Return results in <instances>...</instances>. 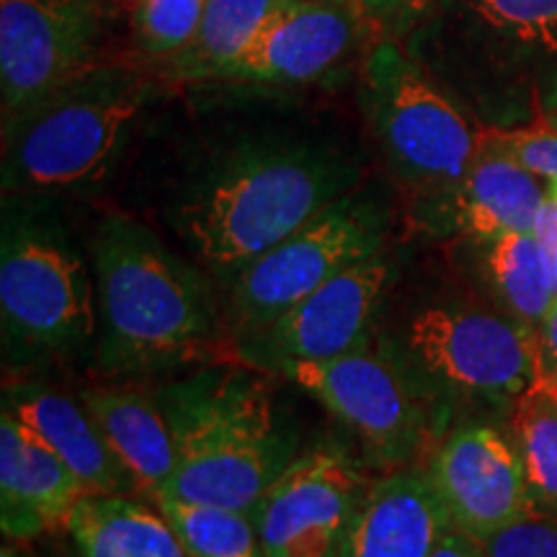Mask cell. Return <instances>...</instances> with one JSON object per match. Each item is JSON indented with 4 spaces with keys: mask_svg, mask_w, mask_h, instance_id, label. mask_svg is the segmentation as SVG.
<instances>
[{
    "mask_svg": "<svg viewBox=\"0 0 557 557\" xmlns=\"http://www.w3.org/2000/svg\"><path fill=\"white\" fill-rule=\"evenodd\" d=\"M359 101L387 169L416 201L455 186L483 148V132L400 41H374L361 58Z\"/></svg>",
    "mask_w": 557,
    "mask_h": 557,
    "instance_id": "52a82bcc",
    "label": "cell"
},
{
    "mask_svg": "<svg viewBox=\"0 0 557 557\" xmlns=\"http://www.w3.org/2000/svg\"><path fill=\"white\" fill-rule=\"evenodd\" d=\"M511 429L534 511L557 517V395L542 377L513 398Z\"/></svg>",
    "mask_w": 557,
    "mask_h": 557,
    "instance_id": "cb8c5ba5",
    "label": "cell"
},
{
    "mask_svg": "<svg viewBox=\"0 0 557 557\" xmlns=\"http://www.w3.org/2000/svg\"><path fill=\"white\" fill-rule=\"evenodd\" d=\"M434 0H361L382 39L403 41Z\"/></svg>",
    "mask_w": 557,
    "mask_h": 557,
    "instance_id": "f1b7e54d",
    "label": "cell"
},
{
    "mask_svg": "<svg viewBox=\"0 0 557 557\" xmlns=\"http://www.w3.org/2000/svg\"><path fill=\"white\" fill-rule=\"evenodd\" d=\"M389 276L393 267L382 253L346 269L299 299L259 336L240 344V357L256 369L278 372L297 361H325L357 351L369 344Z\"/></svg>",
    "mask_w": 557,
    "mask_h": 557,
    "instance_id": "4fadbf2b",
    "label": "cell"
},
{
    "mask_svg": "<svg viewBox=\"0 0 557 557\" xmlns=\"http://www.w3.org/2000/svg\"><path fill=\"white\" fill-rule=\"evenodd\" d=\"M289 0H207L201 24L186 50L160 62L173 81H225L227 70Z\"/></svg>",
    "mask_w": 557,
    "mask_h": 557,
    "instance_id": "7402d4cb",
    "label": "cell"
},
{
    "mask_svg": "<svg viewBox=\"0 0 557 557\" xmlns=\"http://www.w3.org/2000/svg\"><path fill=\"white\" fill-rule=\"evenodd\" d=\"M99 45L101 13L94 0H0L3 124L94 65Z\"/></svg>",
    "mask_w": 557,
    "mask_h": 557,
    "instance_id": "8fae6325",
    "label": "cell"
},
{
    "mask_svg": "<svg viewBox=\"0 0 557 557\" xmlns=\"http://www.w3.org/2000/svg\"><path fill=\"white\" fill-rule=\"evenodd\" d=\"M364 169L329 137L263 132L240 137L194 171L171 207L191 253L225 282L359 189Z\"/></svg>",
    "mask_w": 557,
    "mask_h": 557,
    "instance_id": "6da1fadb",
    "label": "cell"
},
{
    "mask_svg": "<svg viewBox=\"0 0 557 557\" xmlns=\"http://www.w3.org/2000/svg\"><path fill=\"white\" fill-rule=\"evenodd\" d=\"M429 557H485V549L480 545V540L470 537L462 529L451 527L449 532L438 540V545Z\"/></svg>",
    "mask_w": 557,
    "mask_h": 557,
    "instance_id": "1f68e13d",
    "label": "cell"
},
{
    "mask_svg": "<svg viewBox=\"0 0 557 557\" xmlns=\"http://www.w3.org/2000/svg\"><path fill=\"white\" fill-rule=\"evenodd\" d=\"M0 331L13 369L81 359L96 351V274L52 214L29 197L3 205Z\"/></svg>",
    "mask_w": 557,
    "mask_h": 557,
    "instance_id": "5b68a950",
    "label": "cell"
},
{
    "mask_svg": "<svg viewBox=\"0 0 557 557\" xmlns=\"http://www.w3.org/2000/svg\"><path fill=\"white\" fill-rule=\"evenodd\" d=\"M361 0H289L227 70L225 81L302 86L380 41Z\"/></svg>",
    "mask_w": 557,
    "mask_h": 557,
    "instance_id": "5bb4252c",
    "label": "cell"
},
{
    "mask_svg": "<svg viewBox=\"0 0 557 557\" xmlns=\"http://www.w3.org/2000/svg\"><path fill=\"white\" fill-rule=\"evenodd\" d=\"M485 557H557V517L532 511L480 540Z\"/></svg>",
    "mask_w": 557,
    "mask_h": 557,
    "instance_id": "83f0119b",
    "label": "cell"
},
{
    "mask_svg": "<svg viewBox=\"0 0 557 557\" xmlns=\"http://www.w3.org/2000/svg\"><path fill=\"white\" fill-rule=\"evenodd\" d=\"M156 398L176 438V475L160 498L250 513L299 455L259 372L205 367L165 382Z\"/></svg>",
    "mask_w": 557,
    "mask_h": 557,
    "instance_id": "3957f363",
    "label": "cell"
},
{
    "mask_svg": "<svg viewBox=\"0 0 557 557\" xmlns=\"http://www.w3.org/2000/svg\"><path fill=\"white\" fill-rule=\"evenodd\" d=\"M449 529L426 472L400 468L367 485L338 557H429Z\"/></svg>",
    "mask_w": 557,
    "mask_h": 557,
    "instance_id": "ac0fdd59",
    "label": "cell"
},
{
    "mask_svg": "<svg viewBox=\"0 0 557 557\" xmlns=\"http://www.w3.org/2000/svg\"><path fill=\"white\" fill-rule=\"evenodd\" d=\"M542 380H545V382H547V385H549V387H553V393L557 395V372H555V374H547V377H542Z\"/></svg>",
    "mask_w": 557,
    "mask_h": 557,
    "instance_id": "836d02e7",
    "label": "cell"
},
{
    "mask_svg": "<svg viewBox=\"0 0 557 557\" xmlns=\"http://www.w3.org/2000/svg\"><path fill=\"white\" fill-rule=\"evenodd\" d=\"M367 480L344 447L318 444L267 487L250 517L267 557H338Z\"/></svg>",
    "mask_w": 557,
    "mask_h": 557,
    "instance_id": "7c38bea8",
    "label": "cell"
},
{
    "mask_svg": "<svg viewBox=\"0 0 557 557\" xmlns=\"http://www.w3.org/2000/svg\"><path fill=\"white\" fill-rule=\"evenodd\" d=\"M483 145L513 158L542 178L557 181V129L553 127L545 124L517 129L491 127L483 129Z\"/></svg>",
    "mask_w": 557,
    "mask_h": 557,
    "instance_id": "4316f807",
    "label": "cell"
},
{
    "mask_svg": "<svg viewBox=\"0 0 557 557\" xmlns=\"http://www.w3.org/2000/svg\"><path fill=\"white\" fill-rule=\"evenodd\" d=\"M81 403L122 465L135 475L145 498L169 493L176 475V438L156 393L127 382L90 385Z\"/></svg>",
    "mask_w": 557,
    "mask_h": 557,
    "instance_id": "ffe728a7",
    "label": "cell"
},
{
    "mask_svg": "<svg viewBox=\"0 0 557 557\" xmlns=\"http://www.w3.org/2000/svg\"><path fill=\"white\" fill-rule=\"evenodd\" d=\"M65 532L78 557H191L156 500L132 493H88Z\"/></svg>",
    "mask_w": 557,
    "mask_h": 557,
    "instance_id": "44dd1931",
    "label": "cell"
},
{
    "mask_svg": "<svg viewBox=\"0 0 557 557\" xmlns=\"http://www.w3.org/2000/svg\"><path fill=\"white\" fill-rule=\"evenodd\" d=\"M400 45L442 86L537 99L557 75V0H434Z\"/></svg>",
    "mask_w": 557,
    "mask_h": 557,
    "instance_id": "8992f818",
    "label": "cell"
},
{
    "mask_svg": "<svg viewBox=\"0 0 557 557\" xmlns=\"http://www.w3.org/2000/svg\"><path fill=\"white\" fill-rule=\"evenodd\" d=\"M45 557H60V555H45Z\"/></svg>",
    "mask_w": 557,
    "mask_h": 557,
    "instance_id": "e575fe53",
    "label": "cell"
},
{
    "mask_svg": "<svg viewBox=\"0 0 557 557\" xmlns=\"http://www.w3.org/2000/svg\"><path fill=\"white\" fill-rule=\"evenodd\" d=\"M480 243L485 248L487 276L513 318L540 325L555 305L557 284L537 233H506Z\"/></svg>",
    "mask_w": 557,
    "mask_h": 557,
    "instance_id": "603a6c76",
    "label": "cell"
},
{
    "mask_svg": "<svg viewBox=\"0 0 557 557\" xmlns=\"http://www.w3.org/2000/svg\"><path fill=\"white\" fill-rule=\"evenodd\" d=\"M387 230L389 209L377 191L359 186L336 199L230 282L227 336L235 346L259 336L333 276L382 253Z\"/></svg>",
    "mask_w": 557,
    "mask_h": 557,
    "instance_id": "ba28073f",
    "label": "cell"
},
{
    "mask_svg": "<svg viewBox=\"0 0 557 557\" xmlns=\"http://www.w3.org/2000/svg\"><path fill=\"white\" fill-rule=\"evenodd\" d=\"M96 367L107 377H152L205 361L222 341L212 287L148 225L111 214L96 230Z\"/></svg>",
    "mask_w": 557,
    "mask_h": 557,
    "instance_id": "7a4b0ae2",
    "label": "cell"
},
{
    "mask_svg": "<svg viewBox=\"0 0 557 557\" xmlns=\"http://www.w3.org/2000/svg\"><path fill=\"white\" fill-rule=\"evenodd\" d=\"M276 374L329 408L380 462L403 465L421 444L426 413L406 369L369 344L336 359L297 361Z\"/></svg>",
    "mask_w": 557,
    "mask_h": 557,
    "instance_id": "30bf717a",
    "label": "cell"
},
{
    "mask_svg": "<svg viewBox=\"0 0 557 557\" xmlns=\"http://www.w3.org/2000/svg\"><path fill=\"white\" fill-rule=\"evenodd\" d=\"M423 472L451 527L475 540L534 511L517 444L483 423L451 431Z\"/></svg>",
    "mask_w": 557,
    "mask_h": 557,
    "instance_id": "9a60e30c",
    "label": "cell"
},
{
    "mask_svg": "<svg viewBox=\"0 0 557 557\" xmlns=\"http://www.w3.org/2000/svg\"><path fill=\"white\" fill-rule=\"evenodd\" d=\"M152 81L124 60H96L45 101L3 124V194L90 189L127 150Z\"/></svg>",
    "mask_w": 557,
    "mask_h": 557,
    "instance_id": "277c9868",
    "label": "cell"
},
{
    "mask_svg": "<svg viewBox=\"0 0 557 557\" xmlns=\"http://www.w3.org/2000/svg\"><path fill=\"white\" fill-rule=\"evenodd\" d=\"M534 233H537L542 246L547 248L549 263H553L555 284H557V181H553V186H549V197L545 201V207H542Z\"/></svg>",
    "mask_w": 557,
    "mask_h": 557,
    "instance_id": "f546056e",
    "label": "cell"
},
{
    "mask_svg": "<svg viewBox=\"0 0 557 557\" xmlns=\"http://www.w3.org/2000/svg\"><path fill=\"white\" fill-rule=\"evenodd\" d=\"M406 354L438 385L483 398H519L542 377L537 331L478 308L421 310L408 325Z\"/></svg>",
    "mask_w": 557,
    "mask_h": 557,
    "instance_id": "9c48e42d",
    "label": "cell"
},
{
    "mask_svg": "<svg viewBox=\"0 0 557 557\" xmlns=\"http://www.w3.org/2000/svg\"><path fill=\"white\" fill-rule=\"evenodd\" d=\"M156 504L191 557H267L248 511L178 498H158Z\"/></svg>",
    "mask_w": 557,
    "mask_h": 557,
    "instance_id": "d4e9b609",
    "label": "cell"
},
{
    "mask_svg": "<svg viewBox=\"0 0 557 557\" xmlns=\"http://www.w3.org/2000/svg\"><path fill=\"white\" fill-rule=\"evenodd\" d=\"M534 331H537V344H540V357H542V377H547V374L557 372V299Z\"/></svg>",
    "mask_w": 557,
    "mask_h": 557,
    "instance_id": "4dcf8cb0",
    "label": "cell"
},
{
    "mask_svg": "<svg viewBox=\"0 0 557 557\" xmlns=\"http://www.w3.org/2000/svg\"><path fill=\"white\" fill-rule=\"evenodd\" d=\"M88 487L16 416H0V527L5 540L32 542L65 527Z\"/></svg>",
    "mask_w": 557,
    "mask_h": 557,
    "instance_id": "e0dca14e",
    "label": "cell"
},
{
    "mask_svg": "<svg viewBox=\"0 0 557 557\" xmlns=\"http://www.w3.org/2000/svg\"><path fill=\"white\" fill-rule=\"evenodd\" d=\"M207 0H137L132 26L137 47L148 58L165 62L189 47Z\"/></svg>",
    "mask_w": 557,
    "mask_h": 557,
    "instance_id": "484cf974",
    "label": "cell"
},
{
    "mask_svg": "<svg viewBox=\"0 0 557 557\" xmlns=\"http://www.w3.org/2000/svg\"><path fill=\"white\" fill-rule=\"evenodd\" d=\"M549 186L553 181L483 145L455 186L418 199V214L423 225L455 227L478 243L506 233H534Z\"/></svg>",
    "mask_w": 557,
    "mask_h": 557,
    "instance_id": "2e32d148",
    "label": "cell"
},
{
    "mask_svg": "<svg viewBox=\"0 0 557 557\" xmlns=\"http://www.w3.org/2000/svg\"><path fill=\"white\" fill-rule=\"evenodd\" d=\"M3 408L39 436L81 478L88 493H143L81 398L37 382H13L3 389Z\"/></svg>",
    "mask_w": 557,
    "mask_h": 557,
    "instance_id": "d6986e66",
    "label": "cell"
},
{
    "mask_svg": "<svg viewBox=\"0 0 557 557\" xmlns=\"http://www.w3.org/2000/svg\"><path fill=\"white\" fill-rule=\"evenodd\" d=\"M0 557H26L21 549L13 545V542H9V545H3V549H0Z\"/></svg>",
    "mask_w": 557,
    "mask_h": 557,
    "instance_id": "d6a6232c",
    "label": "cell"
}]
</instances>
